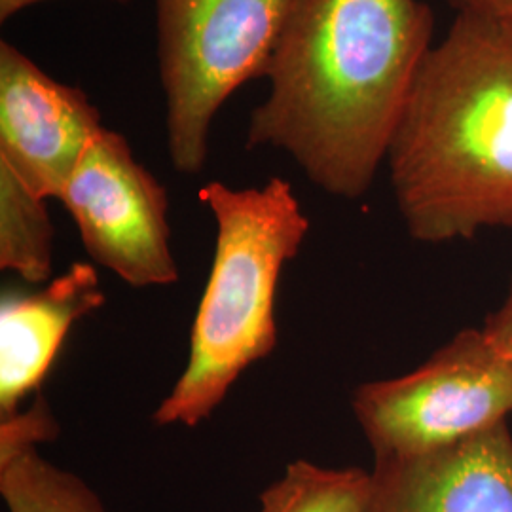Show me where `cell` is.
I'll use <instances>...</instances> for the list:
<instances>
[{"label": "cell", "mask_w": 512, "mask_h": 512, "mask_svg": "<svg viewBox=\"0 0 512 512\" xmlns=\"http://www.w3.org/2000/svg\"><path fill=\"white\" fill-rule=\"evenodd\" d=\"M351 410L374 459L439 450L507 421L512 359L484 330H461L418 368L355 387Z\"/></svg>", "instance_id": "5"}, {"label": "cell", "mask_w": 512, "mask_h": 512, "mask_svg": "<svg viewBox=\"0 0 512 512\" xmlns=\"http://www.w3.org/2000/svg\"><path fill=\"white\" fill-rule=\"evenodd\" d=\"M365 512H512V433L499 423L439 450L374 459Z\"/></svg>", "instance_id": "8"}, {"label": "cell", "mask_w": 512, "mask_h": 512, "mask_svg": "<svg viewBox=\"0 0 512 512\" xmlns=\"http://www.w3.org/2000/svg\"><path fill=\"white\" fill-rule=\"evenodd\" d=\"M42 2H48V0H0V21L14 18L21 10H27ZM112 2H131V0H112Z\"/></svg>", "instance_id": "15"}, {"label": "cell", "mask_w": 512, "mask_h": 512, "mask_svg": "<svg viewBox=\"0 0 512 512\" xmlns=\"http://www.w3.org/2000/svg\"><path fill=\"white\" fill-rule=\"evenodd\" d=\"M385 162L416 241L512 230L511 18L458 12L421 63Z\"/></svg>", "instance_id": "2"}, {"label": "cell", "mask_w": 512, "mask_h": 512, "mask_svg": "<svg viewBox=\"0 0 512 512\" xmlns=\"http://www.w3.org/2000/svg\"><path fill=\"white\" fill-rule=\"evenodd\" d=\"M433 29L423 0H298L245 145L285 152L334 198H363L433 48Z\"/></svg>", "instance_id": "1"}, {"label": "cell", "mask_w": 512, "mask_h": 512, "mask_svg": "<svg viewBox=\"0 0 512 512\" xmlns=\"http://www.w3.org/2000/svg\"><path fill=\"white\" fill-rule=\"evenodd\" d=\"M93 262H74L31 293H4L0 300V420L31 397L54 365L76 321L105 306Z\"/></svg>", "instance_id": "9"}, {"label": "cell", "mask_w": 512, "mask_h": 512, "mask_svg": "<svg viewBox=\"0 0 512 512\" xmlns=\"http://www.w3.org/2000/svg\"><path fill=\"white\" fill-rule=\"evenodd\" d=\"M105 128L82 90L0 42V169L42 200L61 198L86 148Z\"/></svg>", "instance_id": "7"}, {"label": "cell", "mask_w": 512, "mask_h": 512, "mask_svg": "<svg viewBox=\"0 0 512 512\" xmlns=\"http://www.w3.org/2000/svg\"><path fill=\"white\" fill-rule=\"evenodd\" d=\"M0 495L6 512H109L80 476L38 448L0 450Z\"/></svg>", "instance_id": "10"}, {"label": "cell", "mask_w": 512, "mask_h": 512, "mask_svg": "<svg viewBox=\"0 0 512 512\" xmlns=\"http://www.w3.org/2000/svg\"><path fill=\"white\" fill-rule=\"evenodd\" d=\"M200 202L217 224L215 255L188 363L152 416L160 427L194 429L209 420L239 376L274 353L279 281L310 234V219L281 177L256 188L213 181L200 190Z\"/></svg>", "instance_id": "3"}, {"label": "cell", "mask_w": 512, "mask_h": 512, "mask_svg": "<svg viewBox=\"0 0 512 512\" xmlns=\"http://www.w3.org/2000/svg\"><path fill=\"white\" fill-rule=\"evenodd\" d=\"M456 12H476L512 19V0H448Z\"/></svg>", "instance_id": "14"}, {"label": "cell", "mask_w": 512, "mask_h": 512, "mask_svg": "<svg viewBox=\"0 0 512 512\" xmlns=\"http://www.w3.org/2000/svg\"><path fill=\"white\" fill-rule=\"evenodd\" d=\"M482 330L490 338V342L494 344L495 348L503 351L507 357L512 359V283L505 300L486 319Z\"/></svg>", "instance_id": "13"}, {"label": "cell", "mask_w": 512, "mask_h": 512, "mask_svg": "<svg viewBox=\"0 0 512 512\" xmlns=\"http://www.w3.org/2000/svg\"><path fill=\"white\" fill-rule=\"evenodd\" d=\"M82 245L101 266L135 289L179 281L164 184L141 164L128 139L103 128L86 148L59 198Z\"/></svg>", "instance_id": "6"}, {"label": "cell", "mask_w": 512, "mask_h": 512, "mask_svg": "<svg viewBox=\"0 0 512 512\" xmlns=\"http://www.w3.org/2000/svg\"><path fill=\"white\" fill-rule=\"evenodd\" d=\"M54 224L48 202L0 169V270L29 285L52 279Z\"/></svg>", "instance_id": "11"}, {"label": "cell", "mask_w": 512, "mask_h": 512, "mask_svg": "<svg viewBox=\"0 0 512 512\" xmlns=\"http://www.w3.org/2000/svg\"><path fill=\"white\" fill-rule=\"evenodd\" d=\"M372 475L361 467L332 469L294 459L260 494L258 512H365Z\"/></svg>", "instance_id": "12"}, {"label": "cell", "mask_w": 512, "mask_h": 512, "mask_svg": "<svg viewBox=\"0 0 512 512\" xmlns=\"http://www.w3.org/2000/svg\"><path fill=\"white\" fill-rule=\"evenodd\" d=\"M167 150L184 175L207 165L224 103L264 76L298 0H154Z\"/></svg>", "instance_id": "4"}]
</instances>
